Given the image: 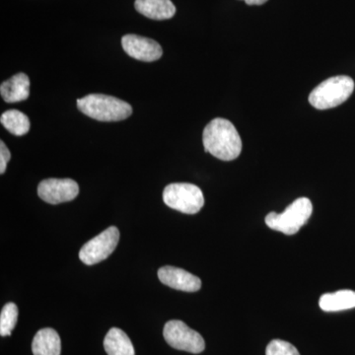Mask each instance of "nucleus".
<instances>
[{
  "label": "nucleus",
  "instance_id": "f257e3e1",
  "mask_svg": "<svg viewBox=\"0 0 355 355\" xmlns=\"http://www.w3.org/2000/svg\"><path fill=\"white\" fill-rule=\"evenodd\" d=\"M205 153L217 159L232 161L242 153V139L235 125L225 119L216 118L210 121L202 133Z\"/></svg>",
  "mask_w": 355,
  "mask_h": 355
},
{
  "label": "nucleus",
  "instance_id": "39448f33",
  "mask_svg": "<svg viewBox=\"0 0 355 355\" xmlns=\"http://www.w3.org/2000/svg\"><path fill=\"white\" fill-rule=\"evenodd\" d=\"M163 200L170 209L186 214H198L205 205L202 190L189 183L168 184L163 191Z\"/></svg>",
  "mask_w": 355,
  "mask_h": 355
},
{
  "label": "nucleus",
  "instance_id": "6e6552de",
  "mask_svg": "<svg viewBox=\"0 0 355 355\" xmlns=\"http://www.w3.org/2000/svg\"><path fill=\"white\" fill-rule=\"evenodd\" d=\"M78 193V184L71 179H46L38 186L39 197L50 205L71 202Z\"/></svg>",
  "mask_w": 355,
  "mask_h": 355
},
{
  "label": "nucleus",
  "instance_id": "4468645a",
  "mask_svg": "<svg viewBox=\"0 0 355 355\" xmlns=\"http://www.w3.org/2000/svg\"><path fill=\"white\" fill-rule=\"evenodd\" d=\"M320 308L324 312H340L355 308V291H340L321 296Z\"/></svg>",
  "mask_w": 355,
  "mask_h": 355
},
{
  "label": "nucleus",
  "instance_id": "a211bd4d",
  "mask_svg": "<svg viewBox=\"0 0 355 355\" xmlns=\"http://www.w3.org/2000/svg\"><path fill=\"white\" fill-rule=\"evenodd\" d=\"M266 355H300V354L291 343L282 340H273L266 347Z\"/></svg>",
  "mask_w": 355,
  "mask_h": 355
},
{
  "label": "nucleus",
  "instance_id": "f8f14e48",
  "mask_svg": "<svg viewBox=\"0 0 355 355\" xmlns=\"http://www.w3.org/2000/svg\"><path fill=\"white\" fill-rule=\"evenodd\" d=\"M137 12L153 20H167L176 13V7L171 0H135Z\"/></svg>",
  "mask_w": 355,
  "mask_h": 355
},
{
  "label": "nucleus",
  "instance_id": "2eb2a0df",
  "mask_svg": "<svg viewBox=\"0 0 355 355\" xmlns=\"http://www.w3.org/2000/svg\"><path fill=\"white\" fill-rule=\"evenodd\" d=\"M104 347L108 355H135L132 340L121 329L112 328L104 340Z\"/></svg>",
  "mask_w": 355,
  "mask_h": 355
},
{
  "label": "nucleus",
  "instance_id": "6ab92c4d",
  "mask_svg": "<svg viewBox=\"0 0 355 355\" xmlns=\"http://www.w3.org/2000/svg\"><path fill=\"white\" fill-rule=\"evenodd\" d=\"M11 159L10 151L8 150L3 141L0 142V174L6 172L7 163Z\"/></svg>",
  "mask_w": 355,
  "mask_h": 355
},
{
  "label": "nucleus",
  "instance_id": "7ed1b4c3",
  "mask_svg": "<svg viewBox=\"0 0 355 355\" xmlns=\"http://www.w3.org/2000/svg\"><path fill=\"white\" fill-rule=\"evenodd\" d=\"M354 91V79L349 76H334L319 84L311 92L309 102L314 108H336L347 101Z\"/></svg>",
  "mask_w": 355,
  "mask_h": 355
},
{
  "label": "nucleus",
  "instance_id": "f3484780",
  "mask_svg": "<svg viewBox=\"0 0 355 355\" xmlns=\"http://www.w3.org/2000/svg\"><path fill=\"white\" fill-rule=\"evenodd\" d=\"M18 320V308L12 302L7 303L2 308L0 314V335L10 336L15 328Z\"/></svg>",
  "mask_w": 355,
  "mask_h": 355
},
{
  "label": "nucleus",
  "instance_id": "f03ea898",
  "mask_svg": "<svg viewBox=\"0 0 355 355\" xmlns=\"http://www.w3.org/2000/svg\"><path fill=\"white\" fill-rule=\"evenodd\" d=\"M77 108L89 118L100 121H120L132 114L128 103L105 94H89L77 99Z\"/></svg>",
  "mask_w": 355,
  "mask_h": 355
},
{
  "label": "nucleus",
  "instance_id": "dca6fc26",
  "mask_svg": "<svg viewBox=\"0 0 355 355\" xmlns=\"http://www.w3.org/2000/svg\"><path fill=\"white\" fill-rule=\"evenodd\" d=\"M2 125L14 135L21 137L30 130L29 118L18 110H8L0 118Z\"/></svg>",
  "mask_w": 355,
  "mask_h": 355
},
{
  "label": "nucleus",
  "instance_id": "0eeeda50",
  "mask_svg": "<svg viewBox=\"0 0 355 355\" xmlns=\"http://www.w3.org/2000/svg\"><path fill=\"white\" fill-rule=\"evenodd\" d=\"M119 240L120 231L112 226L84 244L79 252V259L87 266L96 265L106 260L116 249Z\"/></svg>",
  "mask_w": 355,
  "mask_h": 355
},
{
  "label": "nucleus",
  "instance_id": "9d476101",
  "mask_svg": "<svg viewBox=\"0 0 355 355\" xmlns=\"http://www.w3.org/2000/svg\"><path fill=\"white\" fill-rule=\"evenodd\" d=\"M159 280L165 286L184 292H196L202 287V280L183 268L163 266L158 270Z\"/></svg>",
  "mask_w": 355,
  "mask_h": 355
},
{
  "label": "nucleus",
  "instance_id": "ddd939ff",
  "mask_svg": "<svg viewBox=\"0 0 355 355\" xmlns=\"http://www.w3.org/2000/svg\"><path fill=\"white\" fill-rule=\"evenodd\" d=\"M34 355H60L62 342L60 336L53 329H42L35 336L32 343Z\"/></svg>",
  "mask_w": 355,
  "mask_h": 355
},
{
  "label": "nucleus",
  "instance_id": "aec40b11",
  "mask_svg": "<svg viewBox=\"0 0 355 355\" xmlns=\"http://www.w3.org/2000/svg\"><path fill=\"white\" fill-rule=\"evenodd\" d=\"M243 1L246 2L248 6H261V4H265L268 0H243Z\"/></svg>",
  "mask_w": 355,
  "mask_h": 355
},
{
  "label": "nucleus",
  "instance_id": "1a4fd4ad",
  "mask_svg": "<svg viewBox=\"0 0 355 355\" xmlns=\"http://www.w3.org/2000/svg\"><path fill=\"white\" fill-rule=\"evenodd\" d=\"M121 46L130 58L140 62H155L163 55L162 46L157 42L139 35H125L121 38Z\"/></svg>",
  "mask_w": 355,
  "mask_h": 355
},
{
  "label": "nucleus",
  "instance_id": "20e7f679",
  "mask_svg": "<svg viewBox=\"0 0 355 355\" xmlns=\"http://www.w3.org/2000/svg\"><path fill=\"white\" fill-rule=\"evenodd\" d=\"M313 212L309 198H300L294 200L282 214L270 212L266 217V223L270 229L286 235H294L307 223Z\"/></svg>",
  "mask_w": 355,
  "mask_h": 355
},
{
  "label": "nucleus",
  "instance_id": "423d86ee",
  "mask_svg": "<svg viewBox=\"0 0 355 355\" xmlns=\"http://www.w3.org/2000/svg\"><path fill=\"white\" fill-rule=\"evenodd\" d=\"M163 336L168 345L175 349L198 354L205 349L202 336L179 320H172L166 323Z\"/></svg>",
  "mask_w": 355,
  "mask_h": 355
},
{
  "label": "nucleus",
  "instance_id": "9b49d317",
  "mask_svg": "<svg viewBox=\"0 0 355 355\" xmlns=\"http://www.w3.org/2000/svg\"><path fill=\"white\" fill-rule=\"evenodd\" d=\"M29 77L20 72L1 83L0 94L6 103L22 102L29 98Z\"/></svg>",
  "mask_w": 355,
  "mask_h": 355
}]
</instances>
